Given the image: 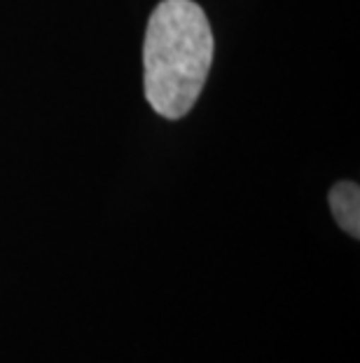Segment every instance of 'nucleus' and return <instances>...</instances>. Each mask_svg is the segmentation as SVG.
Segmentation results:
<instances>
[{
	"label": "nucleus",
	"mask_w": 360,
	"mask_h": 363,
	"mask_svg": "<svg viewBox=\"0 0 360 363\" xmlns=\"http://www.w3.org/2000/svg\"><path fill=\"white\" fill-rule=\"evenodd\" d=\"M213 64V30L192 0H162L143 43V84L152 111L180 120L192 111Z\"/></svg>",
	"instance_id": "nucleus-1"
},
{
	"label": "nucleus",
	"mask_w": 360,
	"mask_h": 363,
	"mask_svg": "<svg viewBox=\"0 0 360 363\" xmlns=\"http://www.w3.org/2000/svg\"><path fill=\"white\" fill-rule=\"evenodd\" d=\"M330 211L335 220L339 223V228L354 239L360 237V188L351 181H339L332 185L330 195Z\"/></svg>",
	"instance_id": "nucleus-2"
}]
</instances>
